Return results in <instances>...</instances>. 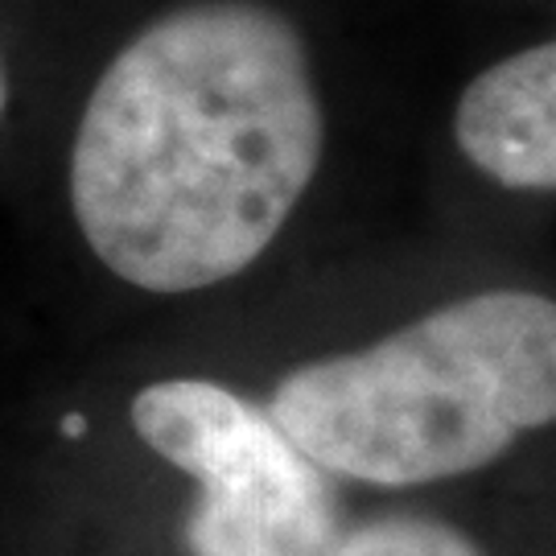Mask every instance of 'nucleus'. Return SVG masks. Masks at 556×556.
Masks as SVG:
<instances>
[{"mask_svg":"<svg viewBox=\"0 0 556 556\" xmlns=\"http://www.w3.org/2000/svg\"><path fill=\"white\" fill-rule=\"evenodd\" d=\"M62 433H71V438H83V433H87V420H83L79 413H75V417H66V420H62Z\"/></svg>","mask_w":556,"mask_h":556,"instance_id":"obj_6","label":"nucleus"},{"mask_svg":"<svg viewBox=\"0 0 556 556\" xmlns=\"http://www.w3.org/2000/svg\"><path fill=\"white\" fill-rule=\"evenodd\" d=\"M140 441L199 482L186 519L194 556H330L338 511L314 457L211 379H161L132 400Z\"/></svg>","mask_w":556,"mask_h":556,"instance_id":"obj_3","label":"nucleus"},{"mask_svg":"<svg viewBox=\"0 0 556 556\" xmlns=\"http://www.w3.org/2000/svg\"><path fill=\"white\" fill-rule=\"evenodd\" d=\"M330 556H482V548L441 519L383 516L338 536Z\"/></svg>","mask_w":556,"mask_h":556,"instance_id":"obj_5","label":"nucleus"},{"mask_svg":"<svg viewBox=\"0 0 556 556\" xmlns=\"http://www.w3.org/2000/svg\"><path fill=\"white\" fill-rule=\"evenodd\" d=\"M4 103H9V79H4V66H0V116H4Z\"/></svg>","mask_w":556,"mask_h":556,"instance_id":"obj_7","label":"nucleus"},{"mask_svg":"<svg viewBox=\"0 0 556 556\" xmlns=\"http://www.w3.org/2000/svg\"><path fill=\"white\" fill-rule=\"evenodd\" d=\"M268 417L326 475L420 486L556 420V301L491 289L277 383Z\"/></svg>","mask_w":556,"mask_h":556,"instance_id":"obj_2","label":"nucleus"},{"mask_svg":"<svg viewBox=\"0 0 556 556\" xmlns=\"http://www.w3.org/2000/svg\"><path fill=\"white\" fill-rule=\"evenodd\" d=\"M326 119L301 34L256 0L144 25L100 75L71 153L91 252L149 293L231 280L318 174Z\"/></svg>","mask_w":556,"mask_h":556,"instance_id":"obj_1","label":"nucleus"},{"mask_svg":"<svg viewBox=\"0 0 556 556\" xmlns=\"http://www.w3.org/2000/svg\"><path fill=\"white\" fill-rule=\"evenodd\" d=\"M462 153L507 190H556V38L495 62L462 91Z\"/></svg>","mask_w":556,"mask_h":556,"instance_id":"obj_4","label":"nucleus"}]
</instances>
